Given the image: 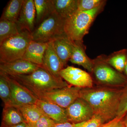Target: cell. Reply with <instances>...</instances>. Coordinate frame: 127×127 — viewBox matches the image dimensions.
<instances>
[{"instance_id": "6da1fadb", "label": "cell", "mask_w": 127, "mask_h": 127, "mask_svg": "<svg viewBox=\"0 0 127 127\" xmlns=\"http://www.w3.org/2000/svg\"><path fill=\"white\" fill-rule=\"evenodd\" d=\"M122 89L108 88H81L79 97L87 101L94 114L100 116L104 122L117 116Z\"/></svg>"}, {"instance_id": "7a4b0ae2", "label": "cell", "mask_w": 127, "mask_h": 127, "mask_svg": "<svg viewBox=\"0 0 127 127\" xmlns=\"http://www.w3.org/2000/svg\"><path fill=\"white\" fill-rule=\"evenodd\" d=\"M9 76L16 80L31 93L51 91L70 85L61 77L54 76L42 67L30 74Z\"/></svg>"}, {"instance_id": "3957f363", "label": "cell", "mask_w": 127, "mask_h": 127, "mask_svg": "<svg viewBox=\"0 0 127 127\" xmlns=\"http://www.w3.org/2000/svg\"><path fill=\"white\" fill-rule=\"evenodd\" d=\"M106 2L91 10H78L66 19L64 25L66 36L74 42H83V37L88 33L91 25L98 15L103 10Z\"/></svg>"}, {"instance_id": "277c9868", "label": "cell", "mask_w": 127, "mask_h": 127, "mask_svg": "<svg viewBox=\"0 0 127 127\" xmlns=\"http://www.w3.org/2000/svg\"><path fill=\"white\" fill-rule=\"evenodd\" d=\"M66 19L53 12L35 28L31 34L32 40L41 43H49L66 35L64 25Z\"/></svg>"}, {"instance_id": "5b68a950", "label": "cell", "mask_w": 127, "mask_h": 127, "mask_svg": "<svg viewBox=\"0 0 127 127\" xmlns=\"http://www.w3.org/2000/svg\"><path fill=\"white\" fill-rule=\"evenodd\" d=\"M32 40L31 32L23 31L3 41L0 43V63H7L23 59Z\"/></svg>"}, {"instance_id": "8992f818", "label": "cell", "mask_w": 127, "mask_h": 127, "mask_svg": "<svg viewBox=\"0 0 127 127\" xmlns=\"http://www.w3.org/2000/svg\"><path fill=\"white\" fill-rule=\"evenodd\" d=\"M93 70L91 73L97 81L109 86L124 87L127 81V77L107 63L103 55L93 59Z\"/></svg>"}, {"instance_id": "52a82bcc", "label": "cell", "mask_w": 127, "mask_h": 127, "mask_svg": "<svg viewBox=\"0 0 127 127\" xmlns=\"http://www.w3.org/2000/svg\"><path fill=\"white\" fill-rule=\"evenodd\" d=\"M81 88L70 85L62 88L32 93L37 99L52 103L66 109L79 97Z\"/></svg>"}, {"instance_id": "ba28073f", "label": "cell", "mask_w": 127, "mask_h": 127, "mask_svg": "<svg viewBox=\"0 0 127 127\" xmlns=\"http://www.w3.org/2000/svg\"><path fill=\"white\" fill-rule=\"evenodd\" d=\"M66 111L68 122L72 124L87 121L94 115L91 105L80 97L66 108Z\"/></svg>"}, {"instance_id": "9c48e42d", "label": "cell", "mask_w": 127, "mask_h": 127, "mask_svg": "<svg viewBox=\"0 0 127 127\" xmlns=\"http://www.w3.org/2000/svg\"><path fill=\"white\" fill-rule=\"evenodd\" d=\"M60 75L71 86L82 88H92L93 80L91 75L80 68L68 66L62 70Z\"/></svg>"}, {"instance_id": "30bf717a", "label": "cell", "mask_w": 127, "mask_h": 127, "mask_svg": "<svg viewBox=\"0 0 127 127\" xmlns=\"http://www.w3.org/2000/svg\"><path fill=\"white\" fill-rule=\"evenodd\" d=\"M1 74L4 75L9 83L14 105L35 104L37 98L27 89L12 78L8 75Z\"/></svg>"}, {"instance_id": "8fae6325", "label": "cell", "mask_w": 127, "mask_h": 127, "mask_svg": "<svg viewBox=\"0 0 127 127\" xmlns=\"http://www.w3.org/2000/svg\"><path fill=\"white\" fill-rule=\"evenodd\" d=\"M41 67L26 60L19 59L11 62L0 63V73L8 76L27 75Z\"/></svg>"}, {"instance_id": "7c38bea8", "label": "cell", "mask_w": 127, "mask_h": 127, "mask_svg": "<svg viewBox=\"0 0 127 127\" xmlns=\"http://www.w3.org/2000/svg\"><path fill=\"white\" fill-rule=\"evenodd\" d=\"M36 11L34 0H24L16 23L20 32L27 31L32 33L35 29Z\"/></svg>"}, {"instance_id": "4fadbf2b", "label": "cell", "mask_w": 127, "mask_h": 127, "mask_svg": "<svg viewBox=\"0 0 127 127\" xmlns=\"http://www.w3.org/2000/svg\"><path fill=\"white\" fill-rule=\"evenodd\" d=\"M64 66L55 52L52 43H48L43 60L42 67L54 76L61 77L60 73Z\"/></svg>"}, {"instance_id": "5bb4252c", "label": "cell", "mask_w": 127, "mask_h": 127, "mask_svg": "<svg viewBox=\"0 0 127 127\" xmlns=\"http://www.w3.org/2000/svg\"><path fill=\"white\" fill-rule=\"evenodd\" d=\"M40 108L43 114L56 123L68 122L66 109L52 103L37 99L35 104Z\"/></svg>"}, {"instance_id": "9a60e30c", "label": "cell", "mask_w": 127, "mask_h": 127, "mask_svg": "<svg viewBox=\"0 0 127 127\" xmlns=\"http://www.w3.org/2000/svg\"><path fill=\"white\" fill-rule=\"evenodd\" d=\"M51 42L55 52L65 66L69 61L75 42L66 35L59 37Z\"/></svg>"}, {"instance_id": "2e32d148", "label": "cell", "mask_w": 127, "mask_h": 127, "mask_svg": "<svg viewBox=\"0 0 127 127\" xmlns=\"http://www.w3.org/2000/svg\"><path fill=\"white\" fill-rule=\"evenodd\" d=\"M74 47L69 61L71 63L81 66L92 73L94 66L93 60L86 54V47L83 42H74Z\"/></svg>"}, {"instance_id": "e0dca14e", "label": "cell", "mask_w": 127, "mask_h": 127, "mask_svg": "<svg viewBox=\"0 0 127 127\" xmlns=\"http://www.w3.org/2000/svg\"><path fill=\"white\" fill-rule=\"evenodd\" d=\"M48 44L32 40L27 47L22 59L42 67L43 57Z\"/></svg>"}, {"instance_id": "ac0fdd59", "label": "cell", "mask_w": 127, "mask_h": 127, "mask_svg": "<svg viewBox=\"0 0 127 127\" xmlns=\"http://www.w3.org/2000/svg\"><path fill=\"white\" fill-rule=\"evenodd\" d=\"M20 111L25 122L31 127H34L36 123L44 115L40 108L36 104L14 105Z\"/></svg>"}, {"instance_id": "d6986e66", "label": "cell", "mask_w": 127, "mask_h": 127, "mask_svg": "<svg viewBox=\"0 0 127 127\" xmlns=\"http://www.w3.org/2000/svg\"><path fill=\"white\" fill-rule=\"evenodd\" d=\"M51 0L54 11L66 20L78 10V0Z\"/></svg>"}, {"instance_id": "ffe728a7", "label": "cell", "mask_w": 127, "mask_h": 127, "mask_svg": "<svg viewBox=\"0 0 127 127\" xmlns=\"http://www.w3.org/2000/svg\"><path fill=\"white\" fill-rule=\"evenodd\" d=\"M25 122L20 111L14 106H4L1 127H8Z\"/></svg>"}, {"instance_id": "44dd1931", "label": "cell", "mask_w": 127, "mask_h": 127, "mask_svg": "<svg viewBox=\"0 0 127 127\" xmlns=\"http://www.w3.org/2000/svg\"><path fill=\"white\" fill-rule=\"evenodd\" d=\"M104 61L119 72L124 71L127 61V49H123L115 52L109 56L103 55Z\"/></svg>"}, {"instance_id": "7402d4cb", "label": "cell", "mask_w": 127, "mask_h": 127, "mask_svg": "<svg viewBox=\"0 0 127 127\" xmlns=\"http://www.w3.org/2000/svg\"><path fill=\"white\" fill-rule=\"evenodd\" d=\"M24 0H10L7 3L2 12L0 20H5L16 22Z\"/></svg>"}, {"instance_id": "603a6c76", "label": "cell", "mask_w": 127, "mask_h": 127, "mask_svg": "<svg viewBox=\"0 0 127 127\" xmlns=\"http://www.w3.org/2000/svg\"><path fill=\"white\" fill-rule=\"evenodd\" d=\"M36 11L35 23L39 25L53 12L51 0H34Z\"/></svg>"}, {"instance_id": "cb8c5ba5", "label": "cell", "mask_w": 127, "mask_h": 127, "mask_svg": "<svg viewBox=\"0 0 127 127\" xmlns=\"http://www.w3.org/2000/svg\"><path fill=\"white\" fill-rule=\"evenodd\" d=\"M20 32L15 22L5 20H0V43Z\"/></svg>"}, {"instance_id": "d4e9b609", "label": "cell", "mask_w": 127, "mask_h": 127, "mask_svg": "<svg viewBox=\"0 0 127 127\" xmlns=\"http://www.w3.org/2000/svg\"><path fill=\"white\" fill-rule=\"evenodd\" d=\"M0 97L4 106H14L11 91L4 75L0 73Z\"/></svg>"}, {"instance_id": "484cf974", "label": "cell", "mask_w": 127, "mask_h": 127, "mask_svg": "<svg viewBox=\"0 0 127 127\" xmlns=\"http://www.w3.org/2000/svg\"><path fill=\"white\" fill-rule=\"evenodd\" d=\"M106 2L104 0H78V8L79 10H91Z\"/></svg>"}, {"instance_id": "4316f807", "label": "cell", "mask_w": 127, "mask_h": 127, "mask_svg": "<svg viewBox=\"0 0 127 127\" xmlns=\"http://www.w3.org/2000/svg\"><path fill=\"white\" fill-rule=\"evenodd\" d=\"M127 113V81L122 89L117 116H125Z\"/></svg>"}, {"instance_id": "83f0119b", "label": "cell", "mask_w": 127, "mask_h": 127, "mask_svg": "<svg viewBox=\"0 0 127 127\" xmlns=\"http://www.w3.org/2000/svg\"><path fill=\"white\" fill-rule=\"evenodd\" d=\"M104 122L100 116L94 114L91 119L87 121L73 124L74 127H99Z\"/></svg>"}, {"instance_id": "f1b7e54d", "label": "cell", "mask_w": 127, "mask_h": 127, "mask_svg": "<svg viewBox=\"0 0 127 127\" xmlns=\"http://www.w3.org/2000/svg\"><path fill=\"white\" fill-rule=\"evenodd\" d=\"M125 116H117L112 120L102 124L99 127H125L123 120Z\"/></svg>"}, {"instance_id": "f546056e", "label": "cell", "mask_w": 127, "mask_h": 127, "mask_svg": "<svg viewBox=\"0 0 127 127\" xmlns=\"http://www.w3.org/2000/svg\"><path fill=\"white\" fill-rule=\"evenodd\" d=\"M56 123L46 115H42L37 120L34 127H54Z\"/></svg>"}, {"instance_id": "4dcf8cb0", "label": "cell", "mask_w": 127, "mask_h": 127, "mask_svg": "<svg viewBox=\"0 0 127 127\" xmlns=\"http://www.w3.org/2000/svg\"><path fill=\"white\" fill-rule=\"evenodd\" d=\"M54 127H74L73 124L69 122L59 123H56Z\"/></svg>"}, {"instance_id": "1f68e13d", "label": "cell", "mask_w": 127, "mask_h": 127, "mask_svg": "<svg viewBox=\"0 0 127 127\" xmlns=\"http://www.w3.org/2000/svg\"><path fill=\"white\" fill-rule=\"evenodd\" d=\"M27 124L25 122L21 123L17 125H12V126H8L6 127H27Z\"/></svg>"}, {"instance_id": "d6a6232c", "label": "cell", "mask_w": 127, "mask_h": 127, "mask_svg": "<svg viewBox=\"0 0 127 127\" xmlns=\"http://www.w3.org/2000/svg\"><path fill=\"white\" fill-rule=\"evenodd\" d=\"M123 120L125 124V127H127V113L124 118Z\"/></svg>"}, {"instance_id": "836d02e7", "label": "cell", "mask_w": 127, "mask_h": 127, "mask_svg": "<svg viewBox=\"0 0 127 127\" xmlns=\"http://www.w3.org/2000/svg\"><path fill=\"white\" fill-rule=\"evenodd\" d=\"M124 72L125 73V75L127 77V63H126V65H125V68H124Z\"/></svg>"}, {"instance_id": "e575fe53", "label": "cell", "mask_w": 127, "mask_h": 127, "mask_svg": "<svg viewBox=\"0 0 127 127\" xmlns=\"http://www.w3.org/2000/svg\"><path fill=\"white\" fill-rule=\"evenodd\" d=\"M27 127H30V126H28V125H27Z\"/></svg>"}]
</instances>
